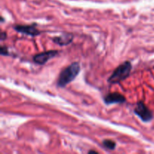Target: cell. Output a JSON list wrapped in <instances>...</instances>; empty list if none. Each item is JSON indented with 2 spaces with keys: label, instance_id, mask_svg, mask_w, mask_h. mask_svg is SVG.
<instances>
[{
  "label": "cell",
  "instance_id": "cell-1",
  "mask_svg": "<svg viewBox=\"0 0 154 154\" xmlns=\"http://www.w3.org/2000/svg\"><path fill=\"white\" fill-rule=\"evenodd\" d=\"M81 72V66L79 63H73L66 67V69L60 73L57 81V86L61 88H64L65 87L70 84L72 81L76 78L78 74Z\"/></svg>",
  "mask_w": 154,
  "mask_h": 154
},
{
  "label": "cell",
  "instance_id": "cell-2",
  "mask_svg": "<svg viewBox=\"0 0 154 154\" xmlns=\"http://www.w3.org/2000/svg\"><path fill=\"white\" fill-rule=\"evenodd\" d=\"M131 70H132V64L130 62H124L114 71L112 75L108 79V82H109L110 84H118L124 81L129 76Z\"/></svg>",
  "mask_w": 154,
  "mask_h": 154
},
{
  "label": "cell",
  "instance_id": "cell-3",
  "mask_svg": "<svg viewBox=\"0 0 154 154\" xmlns=\"http://www.w3.org/2000/svg\"><path fill=\"white\" fill-rule=\"evenodd\" d=\"M134 112L142 121L146 122V123L152 120L153 117V114L150 111V109L141 101L136 104V107L134 109Z\"/></svg>",
  "mask_w": 154,
  "mask_h": 154
},
{
  "label": "cell",
  "instance_id": "cell-4",
  "mask_svg": "<svg viewBox=\"0 0 154 154\" xmlns=\"http://www.w3.org/2000/svg\"><path fill=\"white\" fill-rule=\"evenodd\" d=\"M58 55L57 51H49L46 52L38 54L33 57V61L38 65H45L48 60Z\"/></svg>",
  "mask_w": 154,
  "mask_h": 154
},
{
  "label": "cell",
  "instance_id": "cell-5",
  "mask_svg": "<svg viewBox=\"0 0 154 154\" xmlns=\"http://www.w3.org/2000/svg\"><path fill=\"white\" fill-rule=\"evenodd\" d=\"M35 24H33V25H16L14 26V29L18 32L34 37V36L38 35L41 33V32L35 28Z\"/></svg>",
  "mask_w": 154,
  "mask_h": 154
},
{
  "label": "cell",
  "instance_id": "cell-6",
  "mask_svg": "<svg viewBox=\"0 0 154 154\" xmlns=\"http://www.w3.org/2000/svg\"><path fill=\"white\" fill-rule=\"evenodd\" d=\"M126 98L124 96L119 93H111L107 95L104 98V102L106 105H112V104H120L126 102Z\"/></svg>",
  "mask_w": 154,
  "mask_h": 154
},
{
  "label": "cell",
  "instance_id": "cell-7",
  "mask_svg": "<svg viewBox=\"0 0 154 154\" xmlns=\"http://www.w3.org/2000/svg\"><path fill=\"white\" fill-rule=\"evenodd\" d=\"M73 38L74 35L72 33H66V34H63L57 37H54L53 41L54 43L57 44L60 46H65V45H69L73 40Z\"/></svg>",
  "mask_w": 154,
  "mask_h": 154
},
{
  "label": "cell",
  "instance_id": "cell-8",
  "mask_svg": "<svg viewBox=\"0 0 154 154\" xmlns=\"http://www.w3.org/2000/svg\"><path fill=\"white\" fill-rule=\"evenodd\" d=\"M102 144H103L104 147L105 148L108 149V150H113L115 149L116 147V142L115 141H112V140H110V139H105L102 141Z\"/></svg>",
  "mask_w": 154,
  "mask_h": 154
},
{
  "label": "cell",
  "instance_id": "cell-9",
  "mask_svg": "<svg viewBox=\"0 0 154 154\" xmlns=\"http://www.w3.org/2000/svg\"><path fill=\"white\" fill-rule=\"evenodd\" d=\"M0 52H1V54L2 56H9V51L8 50V48L6 47L2 46L1 49H0Z\"/></svg>",
  "mask_w": 154,
  "mask_h": 154
},
{
  "label": "cell",
  "instance_id": "cell-10",
  "mask_svg": "<svg viewBox=\"0 0 154 154\" xmlns=\"http://www.w3.org/2000/svg\"><path fill=\"white\" fill-rule=\"evenodd\" d=\"M6 37H7V35H6L5 32H2L1 33V37H0V38H1L2 41L5 40V39L6 38Z\"/></svg>",
  "mask_w": 154,
  "mask_h": 154
},
{
  "label": "cell",
  "instance_id": "cell-11",
  "mask_svg": "<svg viewBox=\"0 0 154 154\" xmlns=\"http://www.w3.org/2000/svg\"><path fill=\"white\" fill-rule=\"evenodd\" d=\"M88 153H97V152L96 151V150H90V151L88 152Z\"/></svg>",
  "mask_w": 154,
  "mask_h": 154
}]
</instances>
